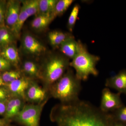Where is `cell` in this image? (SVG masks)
<instances>
[{"mask_svg": "<svg viewBox=\"0 0 126 126\" xmlns=\"http://www.w3.org/2000/svg\"><path fill=\"white\" fill-rule=\"evenodd\" d=\"M81 89V81L69 68L49 87L51 96L64 104L71 103L79 99V95Z\"/></svg>", "mask_w": 126, "mask_h": 126, "instance_id": "cell-2", "label": "cell"}, {"mask_svg": "<svg viewBox=\"0 0 126 126\" xmlns=\"http://www.w3.org/2000/svg\"><path fill=\"white\" fill-rule=\"evenodd\" d=\"M15 100L16 112L17 115L24 106H23V100L24 99L18 97H15Z\"/></svg>", "mask_w": 126, "mask_h": 126, "instance_id": "cell-29", "label": "cell"}, {"mask_svg": "<svg viewBox=\"0 0 126 126\" xmlns=\"http://www.w3.org/2000/svg\"><path fill=\"white\" fill-rule=\"evenodd\" d=\"M21 1H9L6 4L5 24L12 32L18 20L21 8Z\"/></svg>", "mask_w": 126, "mask_h": 126, "instance_id": "cell-7", "label": "cell"}, {"mask_svg": "<svg viewBox=\"0 0 126 126\" xmlns=\"http://www.w3.org/2000/svg\"><path fill=\"white\" fill-rule=\"evenodd\" d=\"M16 36L5 26L0 27V47L2 48L13 44Z\"/></svg>", "mask_w": 126, "mask_h": 126, "instance_id": "cell-16", "label": "cell"}, {"mask_svg": "<svg viewBox=\"0 0 126 126\" xmlns=\"http://www.w3.org/2000/svg\"><path fill=\"white\" fill-rule=\"evenodd\" d=\"M7 122L5 119L0 118V126H7Z\"/></svg>", "mask_w": 126, "mask_h": 126, "instance_id": "cell-32", "label": "cell"}, {"mask_svg": "<svg viewBox=\"0 0 126 126\" xmlns=\"http://www.w3.org/2000/svg\"><path fill=\"white\" fill-rule=\"evenodd\" d=\"M22 47L24 52L28 54L39 55L44 53L46 48L33 35L26 34L23 36Z\"/></svg>", "mask_w": 126, "mask_h": 126, "instance_id": "cell-8", "label": "cell"}, {"mask_svg": "<svg viewBox=\"0 0 126 126\" xmlns=\"http://www.w3.org/2000/svg\"><path fill=\"white\" fill-rule=\"evenodd\" d=\"M46 96L45 90L32 80L26 92V99L33 103L39 104L44 102Z\"/></svg>", "mask_w": 126, "mask_h": 126, "instance_id": "cell-11", "label": "cell"}, {"mask_svg": "<svg viewBox=\"0 0 126 126\" xmlns=\"http://www.w3.org/2000/svg\"><path fill=\"white\" fill-rule=\"evenodd\" d=\"M74 36L71 33L54 30L48 34V38L50 45L54 48H59L61 44L67 39Z\"/></svg>", "mask_w": 126, "mask_h": 126, "instance_id": "cell-13", "label": "cell"}, {"mask_svg": "<svg viewBox=\"0 0 126 126\" xmlns=\"http://www.w3.org/2000/svg\"><path fill=\"white\" fill-rule=\"evenodd\" d=\"M105 86L115 89L121 94H126V69H122L117 74L107 79Z\"/></svg>", "mask_w": 126, "mask_h": 126, "instance_id": "cell-10", "label": "cell"}, {"mask_svg": "<svg viewBox=\"0 0 126 126\" xmlns=\"http://www.w3.org/2000/svg\"><path fill=\"white\" fill-rule=\"evenodd\" d=\"M54 19L52 16L38 15L32 21L31 26L35 30L42 31L46 29Z\"/></svg>", "mask_w": 126, "mask_h": 126, "instance_id": "cell-14", "label": "cell"}, {"mask_svg": "<svg viewBox=\"0 0 126 126\" xmlns=\"http://www.w3.org/2000/svg\"><path fill=\"white\" fill-rule=\"evenodd\" d=\"M80 6L78 4L75 5L72 9L67 22V28L69 32L72 33L73 30L78 16Z\"/></svg>", "mask_w": 126, "mask_h": 126, "instance_id": "cell-22", "label": "cell"}, {"mask_svg": "<svg viewBox=\"0 0 126 126\" xmlns=\"http://www.w3.org/2000/svg\"><path fill=\"white\" fill-rule=\"evenodd\" d=\"M21 3L24 6L30 17L38 14L39 0L22 1Z\"/></svg>", "mask_w": 126, "mask_h": 126, "instance_id": "cell-21", "label": "cell"}, {"mask_svg": "<svg viewBox=\"0 0 126 126\" xmlns=\"http://www.w3.org/2000/svg\"><path fill=\"white\" fill-rule=\"evenodd\" d=\"M11 67V63L0 55V70H8Z\"/></svg>", "mask_w": 126, "mask_h": 126, "instance_id": "cell-27", "label": "cell"}, {"mask_svg": "<svg viewBox=\"0 0 126 126\" xmlns=\"http://www.w3.org/2000/svg\"><path fill=\"white\" fill-rule=\"evenodd\" d=\"M0 55L9 62L17 65L20 61L18 50L14 44L11 45L2 49Z\"/></svg>", "mask_w": 126, "mask_h": 126, "instance_id": "cell-15", "label": "cell"}, {"mask_svg": "<svg viewBox=\"0 0 126 126\" xmlns=\"http://www.w3.org/2000/svg\"><path fill=\"white\" fill-rule=\"evenodd\" d=\"M5 116L7 119H10L15 117L16 116L15 106V98L10 99L8 101L6 105Z\"/></svg>", "mask_w": 126, "mask_h": 126, "instance_id": "cell-25", "label": "cell"}, {"mask_svg": "<svg viewBox=\"0 0 126 126\" xmlns=\"http://www.w3.org/2000/svg\"><path fill=\"white\" fill-rule=\"evenodd\" d=\"M58 0H39L38 15L52 16Z\"/></svg>", "mask_w": 126, "mask_h": 126, "instance_id": "cell-17", "label": "cell"}, {"mask_svg": "<svg viewBox=\"0 0 126 126\" xmlns=\"http://www.w3.org/2000/svg\"><path fill=\"white\" fill-rule=\"evenodd\" d=\"M124 106L120 94L112 92L107 87L103 89L99 107L102 111L111 113Z\"/></svg>", "mask_w": 126, "mask_h": 126, "instance_id": "cell-6", "label": "cell"}, {"mask_svg": "<svg viewBox=\"0 0 126 126\" xmlns=\"http://www.w3.org/2000/svg\"><path fill=\"white\" fill-rule=\"evenodd\" d=\"M5 84V83L4 82V81H3V80H2L1 77H0V87H1V86H4Z\"/></svg>", "mask_w": 126, "mask_h": 126, "instance_id": "cell-33", "label": "cell"}, {"mask_svg": "<svg viewBox=\"0 0 126 126\" xmlns=\"http://www.w3.org/2000/svg\"><path fill=\"white\" fill-rule=\"evenodd\" d=\"M110 113L113 120L124 123H126V106H122Z\"/></svg>", "mask_w": 126, "mask_h": 126, "instance_id": "cell-24", "label": "cell"}, {"mask_svg": "<svg viewBox=\"0 0 126 126\" xmlns=\"http://www.w3.org/2000/svg\"><path fill=\"white\" fill-rule=\"evenodd\" d=\"M70 63L69 59L63 54H52L43 66L40 78L49 88L65 73L69 68Z\"/></svg>", "mask_w": 126, "mask_h": 126, "instance_id": "cell-4", "label": "cell"}, {"mask_svg": "<svg viewBox=\"0 0 126 126\" xmlns=\"http://www.w3.org/2000/svg\"><path fill=\"white\" fill-rule=\"evenodd\" d=\"M74 1L73 0H59L56 2L52 16L55 19L62 16Z\"/></svg>", "mask_w": 126, "mask_h": 126, "instance_id": "cell-19", "label": "cell"}, {"mask_svg": "<svg viewBox=\"0 0 126 126\" xmlns=\"http://www.w3.org/2000/svg\"><path fill=\"white\" fill-rule=\"evenodd\" d=\"M100 59L99 56L89 53L86 45L79 40L78 52L70 62V66L75 70L78 79L81 81H86L90 75H98L99 72L96 65Z\"/></svg>", "mask_w": 126, "mask_h": 126, "instance_id": "cell-3", "label": "cell"}, {"mask_svg": "<svg viewBox=\"0 0 126 126\" xmlns=\"http://www.w3.org/2000/svg\"><path fill=\"white\" fill-rule=\"evenodd\" d=\"M29 17V16L24 6L22 4L18 20L15 26L12 31V32L16 36L19 35L23 27V25L26 20Z\"/></svg>", "mask_w": 126, "mask_h": 126, "instance_id": "cell-20", "label": "cell"}, {"mask_svg": "<svg viewBox=\"0 0 126 126\" xmlns=\"http://www.w3.org/2000/svg\"><path fill=\"white\" fill-rule=\"evenodd\" d=\"M22 77L19 71L16 70H11L6 71L2 74V80L5 84H7L15 81L16 79L20 78Z\"/></svg>", "mask_w": 126, "mask_h": 126, "instance_id": "cell-23", "label": "cell"}, {"mask_svg": "<svg viewBox=\"0 0 126 126\" xmlns=\"http://www.w3.org/2000/svg\"><path fill=\"white\" fill-rule=\"evenodd\" d=\"M10 94L8 89L0 87V102H4L9 98Z\"/></svg>", "mask_w": 126, "mask_h": 126, "instance_id": "cell-28", "label": "cell"}, {"mask_svg": "<svg viewBox=\"0 0 126 126\" xmlns=\"http://www.w3.org/2000/svg\"><path fill=\"white\" fill-rule=\"evenodd\" d=\"M32 80L29 78L21 77L7 84V89L10 94L15 97L25 100V94Z\"/></svg>", "mask_w": 126, "mask_h": 126, "instance_id": "cell-9", "label": "cell"}, {"mask_svg": "<svg viewBox=\"0 0 126 126\" xmlns=\"http://www.w3.org/2000/svg\"><path fill=\"white\" fill-rule=\"evenodd\" d=\"M124 123L122 122L115 121L112 119V121L110 126H126L124 124Z\"/></svg>", "mask_w": 126, "mask_h": 126, "instance_id": "cell-31", "label": "cell"}, {"mask_svg": "<svg viewBox=\"0 0 126 126\" xmlns=\"http://www.w3.org/2000/svg\"><path fill=\"white\" fill-rule=\"evenodd\" d=\"M23 69L28 76L35 78H41V70L35 63L31 61H26L24 63Z\"/></svg>", "mask_w": 126, "mask_h": 126, "instance_id": "cell-18", "label": "cell"}, {"mask_svg": "<svg viewBox=\"0 0 126 126\" xmlns=\"http://www.w3.org/2000/svg\"><path fill=\"white\" fill-rule=\"evenodd\" d=\"M46 101L39 104L24 106L15 117L20 124L24 126H40L41 115Z\"/></svg>", "mask_w": 126, "mask_h": 126, "instance_id": "cell-5", "label": "cell"}, {"mask_svg": "<svg viewBox=\"0 0 126 126\" xmlns=\"http://www.w3.org/2000/svg\"><path fill=\"white\" fill-rule=\"evenodd\" d=\"M6 6V4L5 1L0 0V27L5 26Z\"/></svg>", "mask_w": 126, "mask_h": 126, "instance_id": "cell-26", "label": "cell"}, {"mask_svg": "<svg viewBox=\"0 0 126 126\" xmlns=\"http://www.w3.org/2000/svg\"><path fill=\"white\" fill-rule=\"evenodd\" d=\"M59 48L63 55L69 59H73L78 52L79 40L77 41L74 36H72L63 42Z\"/></svg>", "mask_w": 126, "mask_h": 126, "instance_id": "cell-12", "label": "cell"}, {"mask_svg": "<svg viewBox=\"0 0 126 126\" xmlns=\"http://www.w3.org/2000/svg\"><path fill=\"white\" fill-rule=\"evenodd\" d=\"M6 105L4 102H0V115H3L5 112Z\"/></svg>", "mask_w": 126, "mask_h": 126, "instance_id": "cell-30", "label": "cell"}, {"mask_svg": "<svg viewBox=\"0 0 126 126\" xmlns=\"http://www.w3.org/2000/svg\"><path fill=\"white\" fill-rule=\"evenodd\" d=\"M51 117L59 126H110L112 120L110 113L104 112L89 102L80 99L56 105Z\"/></svg>", "mask_w": 126, "mask_h": 126, "instance_id": "cell-1", "label": "cell"}]
</instances>
